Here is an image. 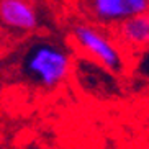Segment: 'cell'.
<instances>
[{
  "label": "cell",
  "instance_id": "1",
  "mask_svg": "<svg viewBox=\"0 0 149 149\" xmlns=\"http://www.w3.org/2000/svg\"><path fill=\"white\" fill-rule=\"evenodd\" d=\"M74 69L72 48L56 38L38 36L28 40L18 51L13 74L20 84L35 90L54 92L67 84Z\"/></svg>",
  "mask_w": 149,
  "mask_h": 149
},
{
  "label": "cell",
  "instance_id": "2",
  "mask_svg": "<svg viewBox=\"0 0 149 149\" xmlns=\"http://www.w3.org/2000/svg\"><path fill=\"white\" fill-rule=\"evenodd\" d=\"M69 40L84 59L98 64L111 75H123L128 70L126 49L111 31L87 20H77L69 26Z\"/></svg>",
  "mask_w": 149,
  "mask_h": 149
},
{
  "label": "cell",
  "instance_id": "3",
  "mask_svg": "<svg viewBox=\"0 0 149 149\" xmlns=\"http://www.w3.org/2000/svg\"><path fill=\"white\" fill-rule=\"evenodd\" d=\"M84 20L113 31L121 23L149 13V0H79Z\"/></svg>",
  "mask_w": 149,
  "mask_h": 149
},
{
  "label": "cell",
  "instance_id": "4",
  "mask_svg": "<svg viewBox=\"0 0 149 149\" xmlns=\"http://www.w3.org/2000/svg\"><path fill=\"white\" fill-rule=\"evenodd\" d=\"M41 26L35 0H0V28L15 36H30Z\"/></svg>",
  "mask_w": 149,
  "mask_h": 149
},
{
  "label": "cell",
  "instance_id": "5",
  "mask_svg": "<svg viewBox=\"0 0 149 149\" xmlns=\"http://www.w3.org/2000/svg\"><path fill=\"white\" fill-rule=\"evenodd\" d=\"M126 51H144L149 48V13L134 17L111 31Z\"/></svg>",
  "mask_w": 149,
  "mask_h": 149
}]
</instances>
